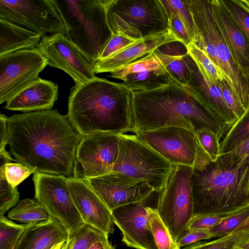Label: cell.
<instances>
[{
	"mask_svg": "<svg viewBox=\"0 0 249 249\" xmlns=\"http://www.w3.org/2000/svg\"><path fill=\"white\" fill-rule=\"evenodd\" d=\"M120 135L100 132L82 136L72 176L85 180L111 173L118 158Z\"/></svg>",
	"mask_w": 249,
	"mask_h": 249,
	"instance_id": "7c38bea8",
	"label": "cell"
},
{
	"mask_svg": "<svg viewBox=\"0 0 249 249\" xmlns=\"http://www.w3.org/2000/svg\"><path fill=\"white\" fill-rule=\"evenodd\" d=\"M158 202L147 208L151 231L156 246L158 249H179L159 214Z\"/></svg>",
	"mask_w": 249,
	"mask_h": 249,
	"instance_id": "83f0119b",
	"label": "cell"
},
{
	"mask_svg": "<svg viewBox=\"0 0 249 249\" xmlns=\"http://www.w3.org/2000/svg\"><path fill=\"white\" fill-rule=\"evenodd\" d=\"M58 95L57 84L39 78L7 102L5 108L25 113L51 110Z\"/></svg>",
	"mask_w": 249,
	"mask_h": 249,
	"instance_id": "44dd1931",
	"label": "cell"
},
{
	"mask_svg": "<svg viewBox=\"0 0 249 249\" xmlns=\"http://www.w3.org/2000/svg\"><path fill=\"white\" fill-rule=\"evenodd\" d=\"M165 69L166 68L153 52L111 72L110 76L123 81L126 76L132 73L144 70Z\"/></svg>",
	"mask_w": 249,
	"mask_h": 249,
	"instance_id": "d6a6232c",
	"label": "cell"
},
{
	"mask_svg": "<svg viewBox=\"0 0 249 249\" xmlns=\"http://www.w3.org/2000/svg\"><path fill=\"white\" fill-rule=\"evenodd\" d=\"M187 52L196 62L198 66L213 83L224 79L220 71L206 53L194 43H191L187 47Z\"/></svg>",
	"mask_w": 249,
	"mask_h": 249,
	"instance_id": "f35d334b",
	"label": "cell"
},
{
	"mask_svg": "<svg viewBox=\"0 0 249 249\" xmlns=\"http://www.w3.org/2000/svg\"><path fill=\"white\" fill-rule=\"evenodd\" d=\"M35 172L19 163H8L5 166V174L8 182L16 187Z\"/></svg>",
	"mask_w": 249,
	"mask_h": 249,
	"instance_id": "7bdbcfd3",
	"label": "cell"
},
{
	"mask_svg": "<svg viewBox=\"0 0 249 249\" xmlns=\"http://www.w3.org/2000/svg\"><path fill=\"white\" fill-rule=\"evenodd\" d=\"M88 249H115V248L109 242L108 237L106 236L95 241Z\"/></svg>",
	"mask_w": 249,
	"mask_h": 249,
	"instance_id": "c3c4849f",
	"label": "cell"
},
{
	"mask_svg": "<svg viewBox=\"0 0 249 249\" xmlns=\"http://www.w3.org/2000/svg\"><path fill=\"white\" fill-rule=\"evenodd\" d=\"M66 242H61L60 243H58L55 245H54L53 247H52L51 248L49 249H61V248L62 247L64 243Z\"/></svg>",
	"mask_w": 249,
	"mask_h": 249,
	"instance_id": "816d5d0a",
	"label": "cell"
},
{
	"mask_svg": "<svg viewBox=\"0 0 249 249\" xmlns=\"http://www.w3.org/2000/svg\"><path fill=\"white\" fill-rule=\"evenodd\" d=\"M183 60L190 72L187 87L197 96L226 132L237 119L224 101L218 86L209 79L188 52Z\"/></svg>",
	"mask_w": 249,
	"mask_h": 249,
	"instance_id": "ac0fdd59",
	"label": "cell"
},
{
	"mask_svg": "<svg viewBox=\"0 0 249 249\" xmlns=\"http://www.w3.org/2000/svg\"><path fill=\"white\" fill-rule=\"evenodd\" d=\"M85 180L110 211L142 201L154 191L145 180L120 173H111Z\"/></svg>",
	"mask_w": 249,
	"mask_h": 249,
	"instance_id": "e0dca14e",
	"label": "cell"
},
{
	"mask_svg": "<svg viewBox=\"0 0 249 249\" xmlns=\"http://www.w3.org/2000/svg\"><path fill=\"white\" fill-rule=\"evenodd\" d=\"M169 19L170 30L179 42L186 48L192 43L186 29L179 17L173 14H167Z\"/></svg>",
	"mask_w": 249,
	"mask_h": 249,
	"instance_id": "f6af8a7d",
	"label": "cell"
},
{
	"mask_svg": "<svg viewBox=\"0 0 249 249\" xmlns=\"http://www.w3.org/2000/svg\"><path fill=\"white\" fill-rule=\"evenodd\" d=\"M106 236L103 232L85 224L79 231L66 242V249H88L95 241Z\"/></svg>",
	"mask_w": 249,
	"mask_h": 249,
	"instance_id": "74e56055",
	"label": "cell"
},
{
	"mask_svg": "<svg viewBox=\"0 0 249 249\" xmlns=\"http://www.w3.org/2000/svg\"><path fill=\"white\" fill-rule=\"evenodd\" d=\"M160 192L154 190L144 199L111 211L115 224L123 234L122 241L136 249H158L151 231L147 208L159 202Z\"/></svg>",
	"mask_w": 249,
	"mask_h": 249,
	"instance_id": "2e32d148",
	"label": "cell"
},
{
	"mask_svg": "<svg viewBox=\"0 0 249 249\" xmlns=\"http://www.w3.org/2000/svg\"><path fill=\"white\" fill-rule=\"evenodd\" d=\"M239 249V248H237V249Z\"/></svg>",
	"mask_w": 249,
	"mask_h": 249,
	"instance_id": "11a10c76",
	"label": "cell"
},
{
	"mask_svg": "<svg viewBox=\"0 0 249 249\" xmlns=\"http://www.w3.org/2000/svg\"><path fill=\"white\" fill-rule=\"evenodd\" d=\"M244 3L249 7V0H242Z\"/></svg>",
	"mask_w": 249,
	"mask_h": 249,
	"instance_id": "f5cc1de1",
	"label": "cell"
},
{
	"mask_svg": "<svg viewBox=\"0 0 249 249\" xmlns=\"http://www.w3.org/2000/svg\"><path fill=\"white\" fill-rule=\"evenodd\" d=\"M133 95L123 82L96 77L71 88L67 116L82 136L124 134L133 127Z\"/></svg>",
	"mask_w": 249,
	"mask_h": 249,
	"instance_id": "7a4b0ae2",
	"label": "cell"
},
{
	"mask_svg": "<svg viewBox=\"0 0 249 249\" xmlns=\"http://www.w3.org/2000/svg\"><path fill=\"white\" fill-rule=\"evenodd\" d=\"M66 242L64 244L62 247L61 248V249H66Z\"/></svg>",
	"mask_w": 249,
	"mask_h": 249,
	"instance_id": "db71d44e",
	"label": "cell"
},
{
	"mask_svg": "<svg viewBox=\"0 0 249 249\" xmlns=\"http://www.w3.org/2000/svg\"><path fill=\"white\" fill-rule=\"evenodd\" d=\"M32 179L36 200L60 223L68 233V239L71 238L85 223L72 200L68 177L36 172Z\"/></svg>",
	"mask_w": 249,
	"mask_h": 249,
	"instance_id": "8fae6325",
	"label": "cell"
},
{
	"mask_svg": "<svg viewBox=\"0 0 249 249\" xmlns=\"http://www.w3.org/2000/svg\"><path fill=\"white\" fill-rule=\"evenodd\" d=\"M214 238L209 230H186L176 241L178 246L181 248L191 244L204 239Z\"/></svg>",
	"mask_w": 249,
	"mask_h": 249,
	"instance_id": "bcb514c9",
	"label": "cell"
},
{
	"mask_svg": "<svg viewBox=\"0 0 249 249\" xmlns=\"http://www.w3.org/2000/svg\"><path fill=\"white\" fill-rule=\"evenodd\" d=\"M192 15L196 33L195 44L210 41L219 70L246 112L249 109V83L235 64L214 18L211 0H186Z\"/></svg>",
	"mask_w": 249,
	"mask_h": 249,
	"instance_id": "8992f818",
	"label": "cell"
},
{
	"mask_svg": "<svg viewBox=\"0 0 249 249\" xmlns=\"http://www.w3.org/2000/svg\"><path fill=\"white\" fill-rule=\"evenodd\" d=\"M229 15L249 41V7L242 0H221Z\"/></svg>",
	"mask_w": 249,
	"mask_h": 249,
	"instance_id": "d590c367",
	"label": "cell"
},
{
	"mask_svg": "<svg viewBox=\"0 0 249 249\" xmlns=\"http://www.w3.org/2000/svg\"><path fill=\"white\" fill-rule=\"evenodd\" d=\"M8 144L16 160L36 172L71 177L82 136L57 110L7 117Z\"/></svg>",
	"mask_w": 249,
	"mask_h": 249,
	"instance_id": "6da1fadb",
	"label": "cell"
},
{
	"mask_svg": "<svg viewBox=\"0 0 249 249\" xmlns=\"http://www.w3.org/2000/svg\"><path fill=\"white\" fill-rule=\"evenodd\" d=\"M107 16L114 34L121 32L136 40L171 31L160 0H111Z\"/></svg>",
	"mask_w": 249,
	"mask_h": 249,
	"instance_id": "52a82bcc",
	"label": "cell"
},
{
	"mask_svg": "<svg viewBox=\"0 0 249 249\" xmlns=\"http://www.w3.org/2000/svg\"><path fill=\"white\" fill-rule=\"evenodd\" d=\"M173 41H179L171 31L143 39L105 60L97 62L93 67V71L95 73L112 72L153 52L160 46Z\"/></svg>",
	"mask_w": 249,
	"mask_h": 249,
	"instance_id": "7402d4cb",
	"label": "cell"
},
{
	"mask_svg": "<svg viewBox=\"0 0 249 249\" xmlns=\"http://www.w3.org/2000/svg\"><path fill=\"white\" fill-rule=\"evenodd\" d=\"M68 184L74 203L85 224L108 236L114 231L111 211L85 180L68 177Z\"/></svg>",
	"mask_w": 249,
	"mask_h": 249,
	"instance_id": "d6986e66",
	"label": "cell"
},
{
	"mask_svg": "<svg viewBox=\"0 0 249 249\" xmlns=\"http://www.w3.org/2000/svg\"><path fill=\"white\" fill-rule=\"evenodd\" d=\"M172 78L165 70H144L130 74L123 79V83L133 92L155 89L168 84Z\"/></svg>",
	"mask_w": 249,
	"mask_h": 249,
	"instance_id": "d4e9b609",
	"label": "cell"
},
{
	"mask_svg": "<svg viewBox=\"0 0 249 249\" xmlns=\"http://www.w3.org/2000/svg\"><path fill=\"white\" fill-rule=\"evenodd\" d=\"M65 27V36L94 65L114 35L107 11L111 0H51Z\"/></svg>",
	"mask_w": 249,
	"mask_h": 249,
	"instance_id": "5b68a950",
	"label": "cell"
},
{
	"mask_svg": "<svg viewBox=\"0 0 249 249\" xmlns=\"http://www.w3.org/2000/svg\"><path fill=\"white\" fill-rule=\"evenodd\" d=\"M249 228V217L244 221L235 231V232L241 231Z\"/></svg>",
	"mask_w": 249,
	"mask_h": 249,
	"instance_id": "681fc988",
	"label": "cell"
},
{
	"mask_svg": "<svg viewBox=\"0 0 249 249\" xmlns=\"http://www.w3.org/2000/svg\"><path fill=\"white\" fill-rule=\"evenodd\" d=\"M47 65V59L37 48L0 55V104L37 81Z\"/></svg>",
	"mask_w": 249,
	"mask_h": 249,
	"instance_id": "4fadbf2b",
	"label": "cell"
},
{
	"mask_svg": "<svg viewBox=\"0 0 249 249\" xmlns=\"http://www.w3.org/2000/svg\"><path fill=\"white\" fill-rule=\"evenodd\" d=\"M132 108V129L150 130L178 126L196 133L207 127L220 139L226 133L197 96L172 79L168 84L155 89L134 91Z\"/></svg>",
	"mask_w": 249,
	"mask_h": 249,
	"instance_id": "3957f363",
	"label": "cell"
},
{
	"mask_svg": "<svg viewBox=\"0 0 249 249\" xmlns=\"http://www.w3.org/2000/svg\"><path fill=\"white\" fill-rule=\"evenodd\" d=\"M217 85L227 105L232 110L237 120L240 119L245 114L246 111L228 83L224 79L218 82Z\"/></svg>",
	"mask_w": 249,
	"mask_h": 249,
	"instance_id": "b9f144b4",
	"label": "cell"
},
{
	"mask_svg": "<svg viewBox=\"0 0 249 249\" xmlns=\"http://www.w3.org/2000/svg\"><path fill=\"white\" fill-rule=\"evenodd\" d=\"M249 240V228L209 242L200 241L179 249H236Z\"/></svg>",
	"mask_w": 249,
	"mask_h": 249,
	"instance_id": "4dcf8cb0",
	"label": "cell"
},
{
	"mask_svg": "<svg viewBox=\"0 0 249 249\" xmlns=\"http://www.w3.org/2000/svg\"><path fill=\"white\" fill-rule=\"evenodd\" d=\"M245 175V169L225 166L217 161L193 167L194 216L228 214L249 206Z\"/></svg>",
	"mask_w": 249,
	"mask_h": 249,
	"instance_id": "277c9868",
	"label": "cell"
},
{
	"mask_svg": "<svg viewBox=\"0 0 249 249\" xmlns=\"http://www.w3.org/2000/svg\"><path fill=\"white\" fill-rule=\"evenodd\" d=\"M196 135L206 156L212 162L218 161L220 157V139L218 135L207 127L197 130Z\"/></svg>",
	"mask_w": 249,
	"mask_h": 249,
	"instance_id": "8d00e7d4",
	"label": "cell"
},
{
	"mask_svg": "<svg viewBox=\"0 0 249 249\" xmlns=\"http://www.w3.org/2000/svg\"><path fill=\"white\" fill-rule=\"evenodd\" d=\"M141 40H136L121 32L114 34L101 53L98 61L105 60Z\"/></svg>",
	"mask_w": 249,
	"mask_h": 249,
	"instance_id": "60d3db41",
	"label": "cell"
},
{
	"mask_svg": "<svg viewBox=\"0 0 249 249\" xmlns=\"http://www.w3.org/2000/svg\"><path fill=\"white\" fill-rule=\"evenodd\" d=\"M173 165L131 134H120L119 153L111 173H120L145 180L161 192Z\"/></svg>",
	"mask_w": 249,
	"mask_h": 249,
	"instance_id": "ba28073f",
	"label": "cell"
},
{
	"mask_svg": "<svg viewBox=\"0 0 249 249\" xmlns=\"http://www.w3.org/2000/svg\"><path fill=\"white\" fill-rule=\"evenodd\" d=\"M130 131L173 165L202 167L211 162L196 133L185 128L166 126L150 130L132 129Z\"/></svg>",
	"mask_w": 249,
	"mask_h": 249,
	"instance_id": "9c48e42d",
	"label": "cell"
},
{
	"mask_svg": "<svg viewBox=\"0 0 249 249\" xmlns=\"http://www.w3.org/2000/svg\"><path fill=\"white\" fill-rule=\"evenodd\" d=\"M13 160L5 149L0 151V215L16 206L20 197L17 187L8 182L5 174L6 165Z\"/></svg>",
	"mask_w": 249,
	"mask_h": 249,
	"instance_id": "4316f807",
	"label": "cell"
},
{
	"mask_svg": "<svg viewBox=\"0 0 249 249\" xmlns=\"http://www.w3.org/2000/svg\"><path fill=\"white\" fill-rule=\"evenodd\" d=\"M249 138V109L234 123L220 141L221 155L229 152Z\"/></svg>",
	"mask_w": 249,
	"mask_h": 249,
	"instance_id": "f546056e",
	"label": "cell"
},
{
	"mask_svg": "<svg viewBox=\"0 0 249 249\" xmlns=\"http://www.w3.org/2000/svg\"><path fill=\"white\" fill-rule=\"evenodd\" d=\"M7 217L24 224L38 223L52 218L37 200L25 198L9 211Z\"/></svg>",
	"mask_w": 249,
	"mask_h": 249,
	"instance_id": "484cf974",
	"label": "cell"
},
{
	"mask_svg": "<svg viewBox=\"0 0 249 249\" xmlns=\"http://www.w3.org/2000/svg\"><path fill=\"white\" fill-rule=\"evenodd\" d=\"M8 144L7 117L1 113L0 115V151L5 149Z\"/></svg>",
	"mask_w": 249,
	"mask_h": 249,
	"instance_id": "7dc6e473",
	"label": "cell"
},
{
	"mask_svg": "<svg viewBox=\"0 0 249 249\" xmlns=\"http://www.w3.org/2000/svg\"><path fill=\"white\" fill-rule=\"evenodd\" d=\"M192 172V167L174 165L160 195L159 214L176 241L194 217Z\"/></svg>",
	"mask_w": 249,
	"mask_h": 249,
	"instance_id": "30bf717a",
	"label": "cell"
},
{
	"mask_svg": "<svg viewBox=\"0 0 249 249\" xmlns=\"http://www.w3.org/2000/svg\"><path fill=\"white\" fill-rule=\"evenodd\" d=\"M218 27L233 60L249 83V41L233 21L221 0H211Z\"/></svg>",
	"mask_w": 249,
	"mask_h": 249,
	"instance_id": "ffe728a7",
	"label": "cell"
},
{
	"mask_svg": "<svg viewBox=\"0 0 249 249\" xmlns=\"http://www.w3.org/2000/svg\"><path fill=\"white\" fill-rule=\"evenodd\" d=\"M249 217V206L231 214L219 224L208 229L213 237L221 238L233 232Z\"/></svg>",
	"mask_w": 249,
	"mask_h": 249,
	"instance_id": "ab89813d",
	"label": "cell"
},
{
	"mask_svg": "<svg viewBox=\"0 0 249 249\" xmlns=\"http://www.w3.org/2000/svg\"><path fill=\"white\" fill-rule=\"evenodd\" d=\"M68 234L56 219L27 224L15 249H49L67 242Z\"/></svg>",
	"mask_w": 249,
	"mask_h": 249,
	"instance_id": "603a6c76",
	"label": "cell"
},
{
	"mask_svg": "<svg viewBox=\"0 0 249 249\" xmlns=\"http://www.w3.org/2000/svg\"><path fill=\"white\" fill-rule=\"evenodd\" d=\"M36 48L47 59L48 65L65 71L76 85L97 77L93 70V64L64 34L43 36Z\"/></svg>",
	"mask_w": 249,
	"mask_h": 249,
	"instance_id": "9a60e30c",
	"label": "cell"
},
{
	"mask_svg": "<svg viewBox=\"0 0 249 249\" xmlns=\"http://www.w3.org/2000/svg\"><path fill=\"white\" fill-rule=\"evenodd\" d=\"M224 215H203L194 216L186 230H208L233 214Z\"/></svg>",
	"mask_w": 249,
	"mask_h": 249,
	"instance_id": "ee69618b",
	"label": "cell"
},
{
	"mask_svg": "<svg viewBox=\"0 0 249 249\" xmlns=\"http://www.w3.org/2000/svg\"><path fill=\"white\" fill-rule=\"evenodd\" d=\"M238 248L240 249H249V240L240 245Z\"/></svg>",
	"mask_w": 249,
	"mask_h": 249,
	"instance_id": "f907efd6",
	"label": "cell"
},
{
	"mask_svg": "<svg viewBox=\"0 0 249 249\" xmlns=\"http://www.w3.org/2000/svg\"><path fill=\"white\" fill-rule=\"evenodd\" d=\"M42 37L37 33L0 18V55L34 48Z\"/></svg>",
	"mask_w": 249,
	"mask_h": 249,
	"instance_id": "cb8c5ba5",
	"label": "cell"
},
{
	"mask_svg": "<svg viewBox=\"0 0 249 249\" xmlns=\"http://www.w3.org/2000/svg\"><path fill=\"white\" fill-rule=\"evenodd\" d=\"M167 14H173L179 17L184 25L190 38L194 43L196 36L192 15L186 1L180 0H160Z\"/></svg>",
	"mask_w": 249,
	"mask_h": 249,
	"instance_id": "e575fe53",
	"label": "cell"
},
{
	"mask_svg": "<svg viewBox=\"0 0 249 249\" xmlns=\"http://www.w3.org/2000/svg\"><path fill=\"white\" fill-rule=\"evenodd\" d=\"M27 224H18L0 215V249H15Z\"/></svg>",
	"mask_w": 249,
	"mask_h": 249,
	"instance_id": "836d02e7",
	"label": "cell"
},
{
	"mask_svg": "<svg viewBox=\"0 0 249 249\" xmlns=\"http://www.w3.org/2000/svg\"><path fill=\"white\" fill-rule=\"evenodd\" d=\"M217 162L225 166L246 170V189L249 195V138L232 150L221 154Z\"/></svg>",
	"mask_w": 249,
	"mask_h": 249,
	"instance_id": "f1b7e54d",
	"label": "cell"
},
{
	"mask_svg": "<svg viewBox=\"0 0 249 249\" xmlns=\"http://www.w3.org/2000/svg\"><path fill=\"white\" fill-rule=\"evenodd\" d=\"M153 53L166 68L172 79L187 87L190 80V72L183 60V55H170L160 53L156 49Z\"/></svg>",
	"mask_w": 249,
	"mask_h": 249,
	"instance_id": "1f68e13d",
	"label": "cell"
},
{
	"mask_svg": "<svg viewBox=\"0 0 249 249\" xmlns=\"http://www.w3.org/2000/svg\"><path fill=\"white\" fill-rule=\"evenodd\" d=\"M0 18L40 34H65L66 27L51 0H0Z\"/></svg>",
	"mask_w": 249,
	"mask_h": 249,
	"instance_id": "5bb4252c",
	"label": "cell"
}]
</instances>
